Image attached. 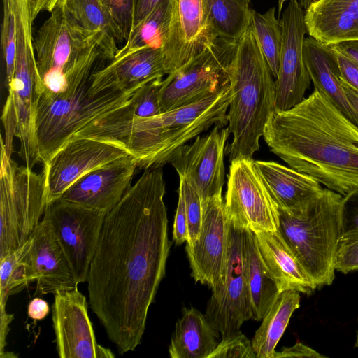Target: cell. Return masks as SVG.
I'll list each match as a JSON object with an SVG mask.
<instances>
[{
    "label": "cell",
    "instance_id": "6da1fadb",
    "mask_svg": "<svg viewBox=\"0 0 358 358\" xmlns=\"http://www.w3.org/2000/svg\"><path fill=\"white\" fill-rule=\"evenodd\" d=\"M162 168L146 169L107 213L87 278L90 306L120 355L141 343L171 243Z\"/></svg>",
    "mask_w": 358,
    "mask_h": 358
},
{
    "label": "cell",
    "instance_id": "7a4b0ae2",
    "mask_svg": "<svg viewBox=\"0 0 358 358\" xmlns=\"http://www.w3.org/2000/svg\"><path fill=\"white\" fill-rule=\"evenodd\" d=\"M263 138L289 167L345 196L358 191V126L321 91L275 110Z\"/></svg>",
    "mask_w": 358,
    "mask_h": 358
},
{
    "label": "cell",
    "instance_id": "3957f363",
    "mask_svg": "<svg viewBox=\"0 0 358 358\" xmlns=\"http://www.w3.org/2000/svg\"><path fill=\"white\" fill-rule=\"evenodd\" d=\"M232 99L228 131L233 135L226 148L229 162L252 159L259 150L265 125L275 110V80L258 45L251 20L237 43L229 69Z\"/></svg>",
    "mask_w": 358,
    "mask_h": 358
},
{
    "label": "cell",
    "instance_id": "277c9868",
    "mask_svg": "<svg viewBox=\"0 0 358 358\" xmlns=\"http://www.w3.org/2000/svg\"><path fill=\"white\" fill-rule=\"evenodd\" d=\"M103 45L101 34L82 27L63 5L53 9L34 41L41 96H66L90 83Z\"/></svg>",
    "mask_w": 358,
    "mask_h": 358
},
{
    "label": "cell",
    "instance_id": "5b68a950",
    "mask_svg": "<svg viewBox=\"0 0 358 358\" xmlns=\"http://www.w3.org/2000/svg\"><path fill=\"white\" fill-rule=\"evenodd\" d=\"M231 85L191 104L148 118H136L133 155L138 169L162 168L175 152L212 126L228 125Z\"/></svg>",
    "mask_w": 358,
    "mask_h": 358
},
{
    "label": "cell",
    "instance_id": "8992f818",
    "mask_svg": "<svg viewBox=\"0 0 358 358\" xmlns=\"http://www.w3.org/2000/svg\"><path fill=\"white\" fill-rule=\"evenodd\" d=\"M343 198L324 188L303 218L279 210L278 229L317 288L331 285L335 278Z\"/></svg>",
    "mask_w": 358,
    "mask_h": 358
},
{
    "label": "cell",
    "instance_id": "52a82bcc",
    "mask_svg": "<svg viewBox=\"0 0 358 358\" xmlns=\"http://www.w3.org/2000/svg\"><path fill=\"white\" fill-rule=\"evenodd\" d=\"M47 206L44 176L19 166L1 143L0 259L20 247L41 222Z\"/></svg>",
    "mask_w": 358,
    "mask_h": 358
},
{
    "label": "cell",
    "instance_id": "ba28073f",
    "mask_svg": "<svg viewBox=\"0 0 358 358\" xmlns=\"http://www.w3.org/2000/svg\"><path fill=\"white\" fill-rule=\"evenodd\" d=\"M90 83L67 96H41L36 129L43 164L90 122L127 105L135 92H108L92 96L88 92Z\"/></svg>",
    "mask_w": 358,
    "mask_h": 358
},
{
    "label": "cell",
    "instance_id": "9c48e42d",
    "mask_svg": "<svg viewBox=\"0 0 358 358\" xmlns=\"http://www.w3.org/2000/svg\"><path fill=\"white\" fill-rule=\"evenodd\" d=\"M237 43L221 37L162 80V113L187 106L217 94L231 85L229 69Z\"/></svg>",
    "mask_w": 358,
    "mask_h": 358
},
{
    "label": "cell",
    "instance_id": "30bf717a",
    "mask_svg": "<svg viewBox=\"0 0 358 358\" xmlns=\"http://www.w3.org/2000/svg\"><path fill=\"white\" fill-rule=\"evenodd\" d=\"M106 214L61 199L46 206L43 218L50 225L78 285L87 282Z\"/></svg>",
    "mask_w": 358,
    "mask_h": 358
},
{
    "label": "cell",
    "instance_id": "8fae6325",
    "mask_svg": "<svg viewBox=\"0 0 358 358\" xmlns=\"http://www.w3.org/2000/svg\"><path fill=\"white\" fill-rule=\"evenodd\" d=\"M225 208L231 223L254 233L279 229V209L253 159L231 162L225 194Z\"/></svg>",
    "mask_w": 358,
    "mask_h": 358
},
{
    "label": "cell",
    "instance_id": "7c38bea8",
    "mask_svg": "<svg viewBox=\"0 0 358 358\" xmlns=\"http://www.w3.org/2000/svg\"><path fill=\"white\" fill-rule=\"evenodd\" d=\"M205 316L221 338L239 331L244 322L252 319L245 266L244 230L231 223L225 275L221 285L212 291Z\"/></svg>",
    "mask_w": 358,
    "mask_h": 358
},
{
    "label": "cell",
    "instance_id": "4fadbf2b",
    "mask_svg": "<svg viewBox=\"0 0 358 358\" xmlns=\"http://www.w3.org/2000/svg\"><path fill=\"white\" fill-rule=\"evenodd\" d=\"M230 224L222 194L215 196L202 205L198 238L186 245L192 277L212 291L221 285L225 275Z\"/></svg>",
    "mask_w": 358,
    "mask_h": 358
},
{
    "label": "cell",
    "instance_id": "5bb4252c",
    "mask_svg": "<svg viewBox=\"0 0 358 358\" xmlns=\"http://www.w3.org/2000/svg\"><path fill=\"white\" fill-rule=\"evenodd\" d=\"M130 155L122 146L87 137H72L45 164L42 173L47 205L88 172Z\"/></svg>",
    "mask_w": 358,
    "mask_h": 358
},
{
    "label": "cell",
    "instance_id": "9a60e30c",
    "mask_svg": "<svg viewBox=\"0 0 358 358\" xmlns=\"http://www.w3.org/2000/svg\"><path fill=\"white\" fill-rule=\"evenodd\" d=\"M86 297L78 285L54 294L52 327L56 350L61 358H110V349L96 342L88 315Z\"/></svg>",
    "mask_w": 358,
    "mask_h": 358
},
{
    "label": "cell",
    "instance_id": "2e32d148",
    "mask_svg": "<svg viewBox=\"0 0 358 358\" xmlns=\"http://www.w3.org/2000/svg\"><path fill=\"white\" fill-rule=\"evenodd\" d=\"M282 44L275 79V109L287 110L305 99L310 78L303 57L307 29L304 12L297 0H289L281 19Z\"/></svg>",
    "mask_w": 358,
    "mask_h": 358
},
{
    "label": "cell",
    "instance_id": "e0dca14e",
    "mask_svg": "<svg viewBox=\"0 0 358 358\" xmlns=\"http://www.w3.org/2000/svg\"><path fill=\"white\" fill-rule=\"evenodd\" d=\"M229 136L227 127L215 126L206 135L198 136L173 155L170 164L179 178L187 179L197 190L202 205L222 194L224 183V155Z\"/></svg>",
    "mask_w": 358,
    "mask_h": 358
},
{
    "label": "cell",
    "instance_id": "ac0fdd59",
    "mask_svg": "<svg viewBox=\"0 0 358 358\" xmlns=\"http://www.w3.org/2000/svg\"><path fill=\"white\" fill-rule=\"evenodd\" d=\"M216 37L204 0H172L169 27L162 48L166 75L187 63Z\"/></svg>",
    "mask_w": 358,
    "mask_h": 358
},
{
    "label": "cell",
    "instance_id": "d6986e66",
    "mask_svg": "<svg viewBox=\"0 0 358 358\" xmlns=\"http://www.w3.org/2000/svg\"><path fill=\"white\" fill-rule=\"evenodd\" d=\"M164 75L166 71L162 48L118 51L108 64L92 73L88 92L94 96L108 92H135Z\"/></svg>",
    "mask_w": 358,
    "mask_h": 358
},
{
    "label": "cell",
    "instance_id": "ffe728a7",
    "mask_svg": "<svg viewBox=\"0 0 358 358\" xmlns=\"http://www.w3.org/2000/svg\"><path fill=\"white\" fill-rule=\"evenodd\" d=\"M137 169L136 159L129 155L88 172L59 199L107 213L131 187Z\"/></svg>",
    "mask_w": 358,
    "mask_h": 358
},
{
    "label": "cell",
    "instance_id": "44dd1931",
    "mask_svg": "<svg viewBox=\"0 0 358 358\" xmlns=\"http://www.w3.org/2000/svg\"><path fill=\"white\" fill-rule=\"evenodd\" d=\"M255 167L278 209L303 218L323 191L310 176L273 161L254 160Z\"/></svg>",
    "mask_w": 358,
    "mask_h": 358
},
{
    "label": "cell",
    "instance_id": "7402d4cb",
    "mask_svg": "<svg viewBox=\"0 0 358 358\" xmlns=\"http://www.w3.org/2000/svg\"><path fill=\"white\" fill-rule=\"evenodd\" d=\"M29 259L40 295L74 288L76 283L64 251L48 222L42 218L31 235Z\"/></svg>",
    "mask_w": 358,
    "mask_h": 358
},
{
    "label": "cell",
    "instance_id": "603a6c76",
    "mask_svg": "<svg viewBox=\"0 0 358 358\" xmlns=\"http://www.w3.org/2000/svg\"><path fill=\"white\" fill-rule=\"evenodd\" d=\"M262 259L280 292L310 295L317 288L279 229L255 233Z\"/></svg>",
    "mask_w": 358,
    "mask_h": 358
},
{
    "label": "cell",
    "instance_id": "cb8c5ba5",
    "mask_svg": "<svg viewBox=\"0 0 358 358\" xmlns=\"http://www.w3.org/2000/svg\"><path fill=\"white\" fill-rule=\"evenodd\" d=\"M310 36L328 45L358 40V0H322L304 12Z\"/></svg>",
    "mask_w": 358,
    "mask_h": 358
},
{
    "label": "cell",
    "instance_id": "d4e9b609",
    "mask_svg": "<svg viewBox=\"0 0 358 358\" xmlns=\"http://www.w3.org/2000/svg\"><path fill=\"white\" fill-rule=\"evenodd\" d=\"M303 57L314 87L323 92L358 126V113L350 103L342 86L334 50L330 45L309 36L303 41Z\"/></svg>",
    "mask_w": 358,
    "mask_h": 358
},
{
    "label": "cell",
    "instance_id": "484cf974",
    "mask_svg": "<svg viewBox=\"0 0 358 358\" xmlns=\"http://www.w3.org/2000/svg\"><path fill=\"white\" fill-rule=\"evenodd\" d=\"M217 332L205 315L194 308H183L169 348L171 358H208L219 342Z\"/></svg>",
    "mask_w": 358,
    "mask_h": 358
},
{
    "label": "cell",
    "instance_id": "4316f807",
    "mask_svg": "<svg viewBox=\"0 0 358 358\" xmlns=\"http://www.w3.org/2000/svg\"><path fill=\"white\" fill-rule=\"evenodd\" d=\"M244 254L252 319L262 320L280 292L262 259L255 234L250 230H244Z\"/></svg>",
    "mask_w": 358,
    "mask_h": 358
},
{
    "label": "cell",
    "instance_id": "83f0119b",
    "mask_svg": "<svg viewBox=\"0 0 358 358\" xmlns=\"http://www.w3.org/2000/svg\"><path fill=\"white\" fill-rule=\"evenodd\" d=\"M64 8L78 24L87 30L99 31L103 41V57L112 60L125 41L123 33L101 0H65Z\"/></svg>",
    "mask_w": 358,
    "mask_h": 358
},
{
    "label": "cell",
    "instance_id": "f1b7e54d",
    "mask_svg": "<svg viewBox=\"0 0 358 358\" xmlns=\"http://www.w3.org/2000/svg\"><path fill=\"white\" fill-rule=\"evenodd\" d=\"M300 299L299 292L296 290L280 293L251 341L257 358H274L275 348L292 313L299 308Z\"/></svg>",
    "mask_w": 358,
    "mask_h": 358
},
{
    "label": "cell",
    "instance_id": "f546056e",
    "mask_svg": "<svg viewBox=\"0 0 358 358\" xmlns=\"http://www.w3.org/2000/svg\"><path fill=\"white\" fill-rule=\"evenodd\" d=\"M215 35L238 42L249 26L250 0H204Z\"/></svg>",
    "mask_w": 358,
    "mask_h": 358
},
{
    "label": "cell",
    "instance_id": "4dcf8cb0",
    "mask_svg": "<svg viewBox=\"0 0 358 358\" xmlns=\"http://www.w3.org/2000/svg\"><path fill=\"white\" fill-rule=\"evenodd\" d=\"M30 238L20 247L0 259V311L6 310L10 295L15 294L35 281L29 250Z\"/></svg>",
    "mask_w": 358,
    "mask_h": 358
},
{
    "label": "cell",
    "instance_id": "1f68e13d",
    "mask_svg": "<svg viewBox=\"0 0 358 358\" xmlns=\"http://www.w3.org/2000/svg\"><path fill=\"white\" fill-rule=\"evenodd\" d=\"M172 0H163L143 20L134 27L119 52L143 48H162L171 19Z\"/></svg>",
    "mask_w": 358,
    "mask_h": 358
},
{
    "label": "cell",
    "instance_id": "d6a6232c",
    "mask_svg": "<svg viewBox=\"0 0 358 358\" xmlns=\"http://www.w3.org/2000/svg\"><path fill=\"white\" fill-rule=\"evenodd\" d=\"M251 24L260 50L275 79L282 44V24L275 17V8L272 7L264 13L252 9Z\"/></svg>",
    "mask_w": 358,
    "mask_h": 358
},
{
    "label": "cell",
    "instance_id": "836d02e7",
    "mask_svg": "<svg viewBox=\"0 0 358 358\" xmlns=\"http://www.w3.org/2000/svg\"><path fill=\"white\" fill-rule=\"evenodd\" d=\"M162 78L155 79L136 90L131 98V106L137 117H156L162 113L160 91Z\"/></svg>",
    "mask_w": 358,
    "mask_h": 358
},
{
    "label": "cell",
    "instance_id": "e575fe53",
    "mask_svg": "<svg viewBox=\"0 0 358 358\" xmlns=\"http://www.w3.org/2000/svg\"><path fill=\"white\" fill-rule=\"evenodd\" d=\"M178 189L184 196L189 232L187 243H190L198 238L201 232L202 203L197 190L187 179L180 178Z\"/></svg>",
    "mask_w": 358,
    "mask_h": 358
},
{
    "label": "cell",
    "instance_id": "d590c367",
    "mask_svg": "<svg viewBox=\"0 0 358 358\" xmlns=\"http://www.w3.org/2000/svg\"><path fill=\"white\" fill-rule=\"evenodd\" d=\"M1 45L5 61L6 83L13 78L16 55V24L12 11L3 6Z\"/></svg>",
    "mask_w": 358,
    "mask_h": 358
},
{
    "label": "cell",
    "instance_id": "8d00e7d4",
    "mask_svg": "<svg viewBox=\"0 0 358 358\" xmlns=\"http://www.w3.org/2000/svg\"><path fill=\"white\" fill-rule=\"evenodd\" d=\"M208 358H257L250 341L240 330L222 338Z\"/></svg>",
    "mask_w": 358,
    "mask_h": 358
},
{
    "label": "cell",
    "instance_id": "74e56055",
    "mask_svg": "<svg viewBox=\"0 0 358 358\" xmlns=\"http://www.w3.org/2000/svg\"><path fill=\"white\" fill-rule=\"evenodd\" d=\"M334 268L343 273L358 271V231L341 235L337 244Z\"/></svg>",
    "mask_w": 358,
    "mask_h": 358
},
{
    "label": "cell",
    "instance_id": "f35d334b",
    "mask_svg": "<svg viewBox=\"0 0 358 358\" xmlns=\"http://www.w3.org/2000/svg\"><path fill=\"white\" fill-rule=\"evenodd\" d=\"M111 17L128 38L133 24V0H101Z\"/></svg>",
    "mask_w": 358,
    "mask_h": 358
},
{
    "label": "cell",
    "instance_id": "ab89813d",
    "mask_svg": "<svg viewBox=\"0 0 358 358\" xmlns=\"http://www.w3.org/2000/svg\"><path fill=\"white\" fill-rule=\"evenodd\" d=\"M341 226V234L358 231V191L343 196Z\"/></svg>",
    "mask_w": 358,
    "mask_h": 358
},
{
    "label": "cell",
    "instance_id": "60d3db41",
    "mask_svg": "<svg viewBox=\"0 0 358 358\" xmlns=\"http://www.w3.org/2000/svg\"><path fill=\"white\" fill-rule=\"evenodd\" d=\"M173 239L181 245L189 241L188 224L182 193L178 189V202L173 226Z\"/></svg>",
    "mask_w": 358,
    "mask_h": 358
},
{
    "label": "cell",
    "instance_id": "b9f144b4",
    "mask_svg": "<svg viewBox=\"0 0 358 358\" xmlns=\"http://www.w3.org/2000/svg\"><path fill=\"white\" fill-rule=\"evenodd\" d=\"M333 49L337 57L341 79L358 92V63L343 52Z\"/></svg>",
    "mask_w": 358,
    "mask_h": 358
},
{
    "label": "cell",
    "instance_id": "7bdbcfd3",
    "mask_svg": "<svg viewBox=\"0 0 358 358\" xmlns=\"http://www.w3.org/2000/svg\"><path fill=\"white\" fill-rule=\"evenodd\" d=\"M282 357L324 358L327 357L300 342H297L292 347L285 348L282 351L276 352L274 355V358Z\"/></svg>",
    "mask_w": 358,
    "mask_h": 358
},
{
    "label": "cell",
    "instance_id": "ee69618b",
    "mask_svg": "<svg viewBox=\"0 0 358 358\" xmlns=\"http://www.w3.org/2000/svg\"><path fill=\"white\" fill-rule=\"evenodd\" d=\"M162 1L133 0L134 17L131 29L143 20Z\"/></svg>",
    "mask_w": 358,
    "mask_h": 358
},
{
    "label": "cell",
    "instance_id": "f6af8a7d",
    "mask_svg": "<svg viewBox=\"0 0 358 358\" xmlns=\"http://www.w3.org/2000/svg\"><path fill=\"white\" fill-rule=\"evenodd\" d=\"M48 303L43 299L36 297L32 299L29 305L27 313L30 318L34 320H41L49 313Z\"/></svg>",
    "mask_w": 358,
    "mask_h": 358
},
{
    "label": "cell",
    "instance_id": "bcb514c9",
    "mask_svg": "<svg viewBox=\"0 0 358 358\" xmlns=\"http://www.w3.org/2000/svg\"><path fill=\"white\" fill-rule=\"evenodd\" d=\"M31 15L34 20L43 11L51 12L56 7L63 5L65 0H30Z\"/></svg>",
    "mask_w": 358,
    "mask_h": 358
},
{
    "label": "cell",
    "instance_id": "7dc6e473",
    "mask_svg": "<svg viewBox=\"0 0 358 358\" xmlns=\"http://www.w3.org/2000/svg\"><path fill=\"white\" fill-rule=\"evenodd\" d=\"M358 63V40H350L330 45Z\"/></svg>",
    "mask_w": 358,
    "mask_h": 358
},
{
    "label": "cell",
    "instance_id": "c3c4849f",
    "mask_svg": "<svg viewBox=\"0 0 358 358\" xmlns=\"http://www.w3.org/2000/svg\"><path fill=\"white\" fill-rule=\"evenodd\" d=\"M341 83L350 103L358 113V92L344 83L342 80Z\"/></svg>",
    "mask_w": 358,
    "mask_h": 358
},
{
    "label": "cell",
    "instance_id": "681fc988",
    "mask_svg": "<svg viewBox=\"0 0 358 358\" xmlns=\"http://www.w3.org/2000/svg\"><path fill=\"white\" fill-rule=\"evenodd\" d=\"M322 0H299L300 6L304 9V10H307L311 6L315 5Z\"/></svg>",
    "mask_w": 358,
    "mask_h": 358
},
{
    "label": "cell",
    "instance_id": "f907efd6",
    "mask_svg": "<svg viewBox=\"0 0 358 358\" xmlns=\"http://www.w3.org/2000/svg\"><path fill=\"white\" fill-rule=\"evenodd\" d=\"M287 0H278V16H280L281 12H282V6H283V4L285 3V1H287Z\"/></svg>",
    "mask_w": 358,
    "mask_h": 358
},
{
    "label": "cell",
    "instance_id": "816d5d0a",
    "mask_svg": "<svg viewBox=\"0 0 358 358\" xmlns=\"http://www.w3.org/2000/svg\"><path fill=\"white\" fill-rule=\"evenodd\" d=\"M355 347L358 348V330L357 331L356 341H355Z\"/></svg>",
    "mask_w": 358,
    "mask_h": 358
}]
</instances>
